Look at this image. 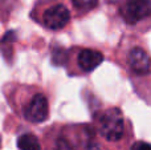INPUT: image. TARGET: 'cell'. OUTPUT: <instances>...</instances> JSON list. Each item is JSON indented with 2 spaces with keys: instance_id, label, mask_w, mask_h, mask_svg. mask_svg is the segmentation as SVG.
Returning <instances> with one entry per match:
<instances>
[{
  "instance_id": "obj_5",
  "label": "cell",
  "mask_w": 151,
  "mask_h": 150,
  "mask_svg": "<svg viewBox=\"0 0 151 150\" xmlns=\"http://www.w3.org/2000/svg\"><path fill=\"white\" fill-rule=\"evenodd\" d=\"M129 65L137 74H146L150 72L151 58L142 48H133L129 53Z\"/></svg>"
},
{
  "instance_id": "obj_2",
  "label": "cell",
  "mask_w": 151,
  "mask_h": 150,
  "mask_svg": "<svg viewBox=\"0 0 151 150\" xmlns=\"http://www.w3.org/2000/svg\"><path fill=\"white\" fill-rule=\"evenodd\" d=\"M121 15L127 24H135L151 16V0H126Z\"/></svg>"
},
{
  "instance_id": "obj_8",
  "label": "cell",
  "mask_w": 151,
  "mask_h": 150,
  "mask_svg": "<svg viewBox=\"0 0 151 150\" xmlns=\"http://www.w3.org/2000/svg\"><path fill=\"white\" fill-rule=\"evenodd\" d=\"M73 5L80 11H90L97 7L98 0H72Z\"/></svg>"
},
{
  "instance_id": "obj_9",
  "label": "cell",
  "mask_w": 151,
  "mask_h": 150,
  "mask_svg": "<svg viewBox=\"0 0 151 150\" xmlns=\"http://www.w3.org/2000/svg\"><path fill=\"white\" fill-rule=\"evenodd\" d=\"M131 150H151V144L147 142H137L134 144Z\"/></svg>"
},
{
  "instance_id": "obj_1",
  "label": "cell",
  "mask_w": 151,
  "mask_h": 150,
  "mask_svg": "<svg viewBox=\"0 0 151 150\" xmlns=\"http://www.w3.org/2000/svg\"><path fill=\"white\" fill-rule=\"evenodd\" d=\"M98 130L107 141H119L125 133V121L118 108H110L98 117Z\"/></svg>"
},
{
  "instance_id": "obj_7",
  "label": "cell",
  "mask_w": 151,
  "mask_h": 150,
  "mask_svg": "<svg viewBox=\"0 0 151 150\" xmlns=\"http://www.w3.org/2000/svg\"><path fill=\"white\" fill-rule=\"evenodd\" d=\"M17 148L20 150H41V145L33 134H23L17 140Z\"/></svg>"
},
{
  "instance_id": "obj_4",
  "label": "cell",
  "mask_w": 151,
  "mask_h": 150,
  "mask_svg": "<svg viewBox=\"0 0 151 150\" xmlns=\"http://www.w3.org/2000/svg\"><path fill=\"white\" fill-rule=\"evenodd\" d=\"M49 114V105H48V100L44 94H35L29 104L27 105L25 110H24V116L29 122H35L39 124L48 118Z\"/></svg>"
},
{
  "instance_id": "obj_10",
  "label": "cell",
  "mask_w": 151,
  "mask_h": 150,
  "mask_svg": "<svg viewBox=\"0 0 151 150\" xmlns=\"http://www.w3.org/2000/svg\"><path fill=\"white\" fill-rule=\"evenodd\" d=\"M86 150H101V149H99L97 145H89V146H88V149H86Z\"/></svg>"
},
{
  "instance_id": "obj_6",
  "label": "cell",
  "mask_w": 151,
  "mask_h": 150,
  "mask_svg": "<svg viewBox=\"0 0 151 150\" xmlns=\"http://www.w3.org/2000/svg\"><path fill=\"white\" fill-rule=\"evenodd\" d=\"M104 61V55L98 50L94 49H83L80 52L77 57V63L80 65V68L83 72H91L97 68L98 65H101V63Z\"/></svg>"
},
{
  "instance_id": "obj_3",
  "label": "cell",
  "mask_w": 151,
  "mask_h": 150,
  "mask_svg": "<svg viewBox=\"0 0 151 150\" xmlns=\"http://www.w3.org/2000/svg\"><path fill=\"white\" fill-rule=\"evenodd\" d=\"M69 20H70V12L63 4H56L49 7L42 16L44 25L52 31L63 29L69 23Z\"/></svg>"
}]
</instances>
